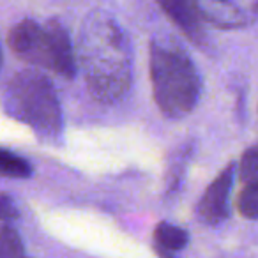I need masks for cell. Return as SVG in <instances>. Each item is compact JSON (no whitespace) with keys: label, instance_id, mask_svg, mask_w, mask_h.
I'll return each instance as SVG.
<instances>
[{"label":"cell","instance_id":"7a4b0ae2","mask_svg":"<svg viewBox=\"0 0 258 258\" xmlns=\"http://www.w3.org/2000/svg\"><path fill=\"white\" fill-rule=\"evenodd\" d=\"M149 68L154 99L163 115H189L200 97V76L187 51L173 37H156L151 43Z\"/></svg>","mask_w":258,"mask_h":258},{"label":"cell","instance_id":"3957f363","mask_svg":"<svg viewBox=\"0 0 258 258\" xmlns=\"http://www.w3.org/2000/svg\"><path fill=\"white\" fill-rule=\"evenodd\" d=\"M4 108L27 124L43 142H57L62 133V110L51 82L37 71H20L9 80Z\"/></svg>","mask_w":258,"mask_h":258},{"label":"cell","instance_id":"8992f818","mask_svg":"<svg viewBox=\"0 0 258 258\" xmlns=\"http://www.w3.org/2000/svg\"><path fill=\"white\" fill-rule=\"evenodd\" d=\"M204 18L223 29L246 27L258 18V0H198Z\"/></svg>","mask_w":258,"mask_h":258},{"label":"cell","instance_id":"52a82bcc","mask_svg":"<svg viewBox=\"0 0 258 258\" xmlns=\"http://www.w3.org/2000/svg\"><path fill=\"white\" fill-rule=\"evenodd\" d=\"M172 23L195 44L205 41L204 13L198 0H156Z\"/></svg>","mask_w":258,"mask_h":258},{"label":"cell","instance_id":"6da1fadb","mask_svg":"<svg viewBox=\"0 0 258 258\" xmlns=\"http://www.w3.org/2000/svg\"><path fill=\"white\" fill-rule=\"evenodd\" d=\"M76 62L87 89L101 103H115L131 89L133 60L124 30L104 11L85 16L78 32Z\"/></svg>","mask_w":258,"mask_h":258},{"label":"cell","instance_id":"8fae6325","mask_svg":"<svg viewBox=\"0 0 258 258\" xmlns=\"http://www.w3.org/2000/svg\"><path fill=\"white\" fill-rule=\"evenodd\" d=\"M0 258H25L22 237L11 226L0 228Z\"/></svg>","mask_w":258,"mask_h":258},{"label":"cell","instance_id":"5bb4252c","mask_svg":"<svg viewBox=\"0 0 258 258\" xmlns=\"http://www.w3.org/2000/svg\"><path fill=\"white\" fill-rule=\"evenodd\" d=\"M18 216V209H16L15 202L9 195H0V221L9 223L16 219Z\"/></svg>","mask_w":258,"mask_h":258},{"label":"cell","instance_id":"7c38bea8","mask_svg":"<svg viewBox=\"0 0 258 258\" xmlns=\"http://www.w3.org/2000/svg\"><path fill=\"white\" fill-rule=\"evenodd\" d=\"M237 209L247 219H258V180L246 184L239 195Z\"/></svg>","mask_w":258,"mask_h":258},{"label":"cell","instance_id":"277c9868","mask_svg":"<svg viewBox=\"0 0 258 258\" xmlns=\"http://www.w3.org/2000/svg\"><path fill=\"white\" fill-rule=\"evenodd\" d=\"M8 44L15 55L39 68L50 69V43L44 25L34 20H22L8 34Z\"/></svg>","mask_w":258,"mask_h":258},{"label":"cell","instance_id":"2e32d148","mask_svg":"<svg viewBox=\"0 0 258 258\" xmlns=\"http://www.w3.org/2000/svg\"><path fill=\"white\" fill-rule=\"evenodd\" d=\"M0 62H2V55H0Z\"/></svg>","mask_w":258,"mask_h":258},{"label":"cell","instance_id":"4fadbf2b","mask_svg":"<svg viewBox=\"0 0 258 258\" xmlns=\"http://www.w3.org/2000/svg\"><path fill=\"white\" fill-rule=\"evenodd\" d=\"M239 177H240V180L246 184L258 180V144L246 149L244 154L240 156Z\"/></svg>","mask_w":258,"mask_h":258},{"label":"cell","instance_id":"9c48e42d","mask_svg":"<svg viewBox=\"0 0 258 258\" xmlns=\"http://www.w3.org/2000/svg\"><path fill=\"white\" fill-rule=\"evenodd\" d=\"M187 240H189V235L186 230L172 225V223L161 221L154 230V246L168 249L172 253L184 249L187 246Z\"/></svg>","mask_w":258,"mask_h":258},{"label":"cell","instance_id":"ba28073f","mask_svg":"<svg viewBox=\"0 0 258 258\" xmlns=\"http://www.w3.org/2000/svg\"><path fill=\"white\" fill-rule=\"evenodd\" d=\"M44 29H46L48 43H50V71L57 73L66 80H71L76 73V53L68 30L57 20H48L44 23Z\"/></svg>","mask_w":258,"mask_h":258},{"label":"cell","instance_id":"5b68a950","mask_svg":"<svg viewBox=\"0 0 258 258\" xmlns=\"http://www.w3.org/2000/svg\"><path fill=\"white\" fill-rule=\"evenodd\" d=\"M233 175H235V165L230 163L219 172V175L209 184L205 193L202 195L197 207V216L204 225L216 226L228 218Z\"/></svg>","mask_w":258,"mask_h":258},{"label":"cell","instance_id":"30bf717a","mask_svg":"<svg viewBox=\"0 0 258 258\" xmlns=\"http://www.w3.org/2000/svg\"><path fill=\"white\" fill-rule=\"evenodd\" d=\"M32 175V166L25 158L0 149V177H9V179H29Z\"/></svg>","mask_w":258,"mask_h":258},{"label":"cell","instance_id":"9a60e30c","mask_svg":"<svg viewBox=\"0 0 258 258\" xmlns=\"http://www.w3.org/2000/svg\"><path fill=\"white\" fill-rule=\"evenodd\" d=\"M154 249L159 258H175L172 251H168V249H163V247H159V246H154Z\"/></svg>","mask_w":258,"mask_h":258}]
</instances>
